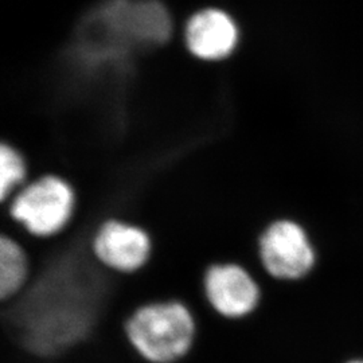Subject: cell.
I'll return each instance as SVG.
<instances>
[{
    "instance_id": "obj_6",
    "label": "cell",
    "mask_w": 363,
    "mask_h": 363,
    "mask_svg": "<svg viewBox=\"0 0 363 363\" xmlns=\"http://www.w3.org/2000/svg\"><path fill=\"white\" fill-rule=\"evenodd\" d=\"M256 255L262 271L276 280H298L310 272L315 252L306 230L294 220H277L257 237Z\"/></svg>"
},
{
    "instance_id": "obj_3",
    "label": "cell",
    "mask_w": 363,
    "mask_h": 363,
    "mask_svg": "<svg viewBox=\"0 0 363 363\" xmlns=\"http://www.w3.org/2000/svg\"><path fill=\"white\" fill-rule=\"evenodd\" d=\"M7 230L37 240H52L65 233L77 216L78 194L73 183L55 172L34 177L3 203Z\"/></svg>"
},
{
    "instance_id": "obj_4",
    "label": "cell",
    "mask_w": 363,
    "mask_h": 363,
    "mask_svg": "<svg viewBox=\"0 0 363 363\" xmlns=\"http://www.w3.org/2000/svg\"><path fill=\"white\" fill-rule=\"evenodd\" d=\"M89 249L91 256L106 271L130 276L148 265L154 253V241L142 225L109 217L91 230Z\"/></svg>"
},
{
    "instance_id": "obj_10",
    "label": "cell",
    "mask_w": 363,
    "mask_h": 363,
    "mask_svg": "<svg viewBox=\"0 0 363 363\" xmlns=\"http://www.w3.org/2000/svg\"><path fill=\"white\" fill-rule=\"evenodd\" d=\"M350 363H363V361H352V362Z\"/></svg>"
},
{
    "instance_id": "obj_8",
    "label": "cell",
    "mask_w": 363,
    "mask_h": 363,
    "mask_svg": "<svg viewBox=\"0 0 363 363\" xmlns=\"http://www.w3.org/2000/svg\"><path fill=\"white\" fill-rule=\"evenodd\" d=\"M33 274V264L25 244L13 234L0 235V300L10 301L21 295Z\"/></svg>"
},
{
    "instance_id": "obj_5",
    "label": "cell",
    "mask_w": 363,
    "mask_h": 363,
    "mask_svg": "<svg viewBox=\"0 0 363 363\" xmlns=\"http://www.w3.org/2000/svg\"><path fill=\"white\" fill-rule=\"evenodd\" d=\"M202 294L208 308L228 320L250 316L259 308L262 298L257 276L234 261L208 265L202 276Z\"/></svg>"
},
{
    "instance_id": "obj_7",
    "label": "cell",
    "mask_w": 363,
    "mask_h": 363,
    "mask_svg": "<svg viewBox=\"0 0 363 363\" xmlns=\"http://www.w3.org/2000/svg\"><path fill=\"white\" fill-rule=\"evenodd\" d=\"M238 30L233 19L220 10L195 13L186 27V42L195 57L217 61L232 54L237 46Z\"/></svg>"
},
{
    "instance_id": "obj_9",
    "label": "cell",
    "mask_w": 363,
    "mask_h": 363,
    "mask_svg": "<svg viewBox=\"0 0 363 363\" xmlns=\"http://www.w3.org/2000/svg\"><path fill=\"white\" fill-rule=\"evenodd\" d=\"M31 179L30 162L15 144L0 145V201L6 203Z\"/></svg>"
},
{
    "instance_id": "obj_2",
    "label": "cell",
    "mask_w": 363,
    "mask_h": 363,
    "mask_svg": "<svg viewBox=\"0 0 363 363\" xmlns=\"http://www.w3.org/2000/svg\"><path fill=\"white\" fill-rule=\"evenodd\" d=\"M123 333L147 363H178L194 347L198 323L191 307L178 298L147 301L128 313Z\"/></svg>"
},
{
    "instance_id": "obj_1",
    "label": "cell",
    "mask_w": 363,
    "mask_h": 363,
    "mask_svg": "<svg viewBox=\"0 0 363 363\" xmlns=\"http://www.w3.org/2000/svg\"><path fill=\"white\" fill-rule=\"evenodd\" d=\"M167 10L157 0H104L78 26L73 61L91 77L121 73L138 52L164 43Z\"/></svg>"
}]
</instances>
